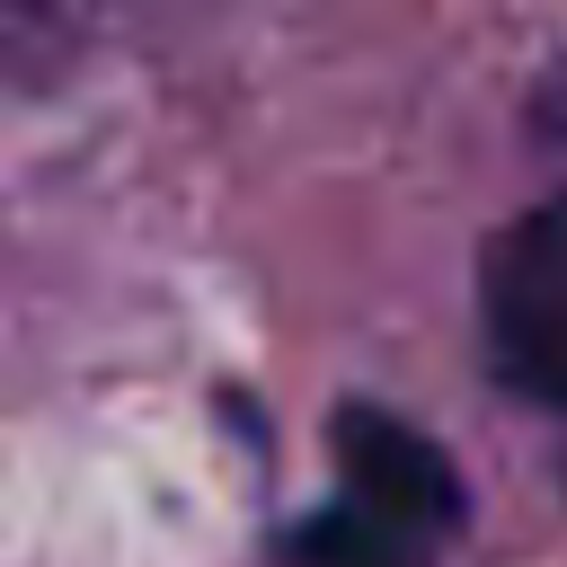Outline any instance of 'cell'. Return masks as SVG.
<instances>
[{
	"mask_svg": "<svg viewBox=\"0 0 567 567\" xmlns=\"http://www.w3.org/2000/svg\"><path fill=\"white\" fill-rule=\"evenodd\" d=\"M337 461H346V505L381 514L390 532L434 540V532L461 523V478L416 425H399L381 408H346L337 416Z\"/></svg>",
	"mask_w": 567,
	"mask_h": 567,
	"instance_id": "obj_2",
	"label": "cell"
},
{
	"mask_svg": "<svg viewBox=\"0 0 567 567\" xmlns=\"http://www.w3.org/2000/svg\"><path fill=\"white\" fill-rule=\"evenodd\" d=\"M416 549H425V540L390 532V523L363 514V505H337V514H319V523L292 532V567H416Z\"/></svg>",
	"mask_w": 567,
	"mask_h": 567,
	"instance_id": "obj_3",
	"label": "cell"
},
{
	"mask_svg": "<svg viewBox=\"0 0 567 567\" xmlns=\"http://www.w3.org/2000/svg\"><path fill=\"white\" fill-rule=\"evenodd\" d=\"M478 310H487V354L514 390L567 408V195L532 204L523 221L496 230L478 266Z\"/></svg>",
	"mask_w": 567,
	"mask_h": 567,
	"instance_id": "obj_1",
	"label": "cell"
},
{
	"mask_svg": "<svg viewBox=\"0 0 567 567\" xmlns=\"http://www.w3.org/2000/svg\"><path fill=\"white\" fill-rule=\"evenodd\" d=\"M71 9H89V0H0V35H27V27H62Z\"/></svg>",
	"mask_w": 567,
	"mask_h": 567,
	"instance_id": "obj_4",
	"label": "cell"
}]
</instances>
